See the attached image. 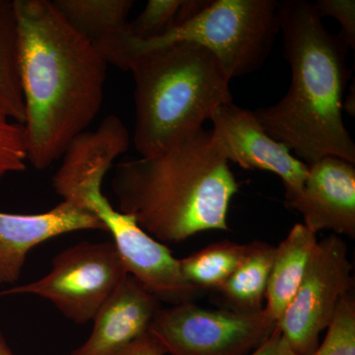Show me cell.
<instances>
[{
	"mask_svg": "<svg viewBox=\"0 0 355 355\" xmlns=\"http://www.w3.org/2000/svg\"><path fill=\"white\" fill-rule=\"evenodd\" d=\"M135 80L133 144L140 157L167 150L233 102L229 78L216 55L180 42L135 53L128 69Z\"/></svg>",
	"mask_w": 355,
	"mask_h": 355,
	"instance_id": "277c9868",
	"label": "cell"
},
{
	"mask_svg": "<svg viewBox=\"0 0 355 355\" xmlns=\"http://www.w3.org/2000/svg\"><path fill=\"white\" fill-rule=\"evenodd\" d=\"M315 8L322 19L327 16L336 18L342 26L340 35L349 46L355 48V1L354 0H318Z\"/></svg>",
	"mask_w": 355,
	"mask_h": 355,
	"instance_id": "7402d4cb",
	"label": "cell"
},
{
	"mask_svg": "<svg viewBox=\"0 0 355 355\" xmlns=\"http://www.w3.org/2000/svg\"><path fill=\"white\" fill-rule=\"evenodd\" d=\"M160 301L128 275L92 320V333L70 355H114L148 333Z\"/></svg>",
	"mask_w": 355,
	"mask_h": 355,
	"instance_id": "4fadbf2b",
	"label": "cell"
},
{
	"mask_svg": "<svg viewBox=\"0 0 355 355\" xmlns=\"http://www.w3.org/2000/svg\"><path fill=\"white\" fill-rule=\"evenodd\" d=\"M70 26L83 35L107 64L121 70L130 64L132 36L128 16L132 0H53Z\"/></svg>",
	"mask_w": 355,
	"mask_h": 355,
	"instance_id": "5bb4252c",
	"label": "cell"
},
{
	"mask_svg": "<svg viewBox=\"0 0 355 355\" xmlns=\"http://www.w3.org/2000/svg\"><path fill=\"white\" fill-rule=\"evenodd\" d=\"M0 118L21 125L25 120L14 0H0Z\"/></svg>",
	"mask_w": 355,
	"mask_h": 355,
	"instance_id": "e0dca14e",
	"label": "cell"
},
{
	"mask_svg": "<svg viewBox=\"0 0 355 355\" xmlns=\"http://www.w3.org/2000/svg\"><path fill=\"white\" fill-rule=\"evenodd\" d=\"M277 0H210L184 24L151 41L133 40L135 53L180 42L211 51L229 78L253 73L263 67L280 32Z\"/></svg>",
	"mask_w": 355,
	"mask_h": 355,
	"instance_id": "5b68a950",
	"label": "cell"
},
{
	"mask_svg": "<svg viewBox=\"0 0 355 355\" xmlns=\"http://www.w3.org/2000/svg\"><path fill=\"white\" fill-rule=\"evenodd\" d=\"M0 355H15L7 343L1 331H0Z\"/></svg>",
	"mask_w": 355,
	"mask_h": 355,
	"instance_id": "d4e9b609",
	"label": "cell"
},
{
	"mask_svg": "<svg viewBox=\"0 0 355 355\" xmlns=\"http://www.w3.org/2000/svg\"><path fill=\"white\" fill-rule=\"evenodd\" d=\"M100 165L84 173L67 200L83 203L111 233L116 251L128 273L159 301L170 305L191 302L197 296L196 287L184 279L180 260L171 250L146 233L135 217L114 209L102 193V183L109 171Z\"/></svg>",
	"mask_w": 355,
	"mask_h": 355,
	"instance_id": "8992f818",
	"label": "cell"
},
{
	"mask_svg": "<svg viewBox=\"0 0 355 355\" xmlns=\"http://www.w3.org/2000/svg\"><path fill=\"white\" fill-rule=\"evenodd\" d=\"M247 251V244L222 240L180 260L184 279L198 289H214L229 279Z\"/></svg>",
	"mask_w": 355,
	"mask_h": 355,
	"instance_id": "ac0fdd59",
	"label": "cell"
},
{
	"mask_svg": "<svg viewBox=\"0 0 355 355\" xmlns=\"http://www.w3.org/2000/svg\"><path fill=\"white\" fill-rule=\"evenodd\" d=\"M347 245L331 234L318 243L307 272L291 304L277 322L284 340L296 355H310L320 345L343 295L354 291Z\"/></svg>",
	"mask_w": 355,
	"mask_h": 355,
	"instance_id": "9c48e42d",
	"label": "cell"
},
{
	"mask_svg": "<svg viewBox=\"0 0 355 355\" xmlns=\"http://www.w3.org/2000/svg\"><path fill=\"white\" fill-rule=\"evenodd\" d=\"M80 230L106 231L102 222L73 200L43 214L0 212V284L20 279L30 251L42 243Z\"/></svg>",
	"mask_w": 355,
	"mask_h": 355,
	"instance_id": "7c38bea8",
	"label": "cell"
},
{
	"mask_svg": "<svg viewBox=\"0 0 355 355\" xmlns=\"http://www.w3.org/2000/svg\"><path fill=\"white\" fill-rule=\"evenodd\" d=\"M277 327L265 310L205 309L191 301L161 308L148 333L166 354L250 355Z\"/></svg>",
	"mask_w": 355,
	"mask_h": 355,
	"instance_id": "ba28073f",
	"label": "cell"
},
{
	"mask_svg": "<svg viewBox=\"0 0 355 355\" xmlns=\"http://www.w3.org/2000/svg\"><path fill=\"white\" fill-rule=\"evenodd\" d=\"M275 254V247L268 243L247 244L242 261L217 291L225 301L226 308L245 312L263 310Z\"/></svg>",
	"mask_w": 355,
	"mask_h": 355,
	"instance_id": "2e32d148",
	"label": "cell"
},
{
	"mask_svg": "<svg viewBox=\"0 0 355 355\" xmlns=\"http://www.w3.org/2000/svg\"><path fill=\"white\" fill-rule=\"evenodd\" d=\"M165 350L150 334L140 336L114 355H165Z\"/></svg>",
	"mask_w": 355,
	"mask_h": 355,
	"instance_id": "603a6c76",
	"label": "cell"
},
{
	"mask_svg": "<svg viewBox=\"0 0 355 355\" xmlns=\"http://www.w3.org/2000/svg\"><path fill=\"white\" fill-rule=\"evenodd\" d=\"M291 84L273 106L254 116L272 139L307 165L327 156L355 164V144L343 123V96L352 70L350 50L340 34L326 29L314 3L282 0L277 8Z\"/></svg>",
	"mask_w": 355,
	"mask_h": 355,
	"instance_id": "7a4b0ae2",
	"label": "cell"
},
{
	"mask_svg": "<svg viewBox=\"0 0 355 355\" xmlns=\"http://www.w3.org/2000/svg\"><path fill=\"white\" fill-rule=\"evenodd\" d=\"M183 0H149L146 8L128 23L130 34L137 41H151L172 30Z\"/></svg>",
	"mask_w": 355,
	"mask_h": 355,
	"instance_id": "ffe728a7",
	"label": "cell"
},
{
	"mask_svg": "<svg viewBox=\"0 0 355 355\" xmlns=\"http://www.w3.org/2000/svg\"><path fill=\"white\" fill-rule=\"evenodd\" d=\"M250 355H296L284 340L279 329H275L272 336Z\"/></svg>",
	"mask_w": 355,
	"mask_h": 355,
	"instance_id": "cb8c5ba5",
	"label": "cell"
},
{
	"mask_svg": "<svg viewBox=\"0 0 355 355\" xmlns=\"http://www.w3.org/2000/svg\"><path fill=\"white\" fill-rule=\"evenodd\" d=\"M211 132L228 162L243 169L261 170L279 176L286 200L296 197L308 176V165L263 130L254 112L237 105H222L212 114Z\"/></svg>",
	"mask_w": 355,
	"mask_h": 355,
	"instance_id": "30bf717a",
	"label": "cell"
},
{
	"mask_svg": "<svg viewBox=\"0 0 355 355\" xmlns=\"http://www.w3.org/2000/svg\"><path fill=\"white\" fill-rule=\"evenodd\" d=\"M323 343L310 355H355L354 291L343 295Z\"/></svg>",
	"mask_w": 355,
	"mask_h": 355,
	"instance_id": "d6986e66",
	"label": "cell"
},
{
	"mask_svg": "<svg viewBox=\"0 0 355 355\" xmlns=\"http://www.w3.org/2000/svg\"><path fill=\"white\" fill-rule=\"evenodd\" d=\"M28 161L44 170L99 114L108 64L50 0H14Z\"/></svg>",
	"mask_w": 355,
	"mask_h": 355,
	"instance_id": "6da1fadb",
	"label": "cell"
},
{
	"mask_svg": "<svg viewBox=\"0 0 355 355\" xmlns=\"http://www.w3.org/2000/svg\"><path fill=\"white\" fill-rule=\"evenodd\" d=\"M43 279L0 291V298L32 294L51 301L64 317L83 324L128 277L113 242H81L58 254Z\"/></svg>",
	"mask_w": 355,
	"mask_h": 355,
	"instance_id": "52a82bcc",
	"label": "cell"
},
{
	"mask_svg": "<svg viewBox=\"0 0 355 355\" xmlns=\"http://www.w3.org/2000/svg\"><path fill=\"white\" fill-rule=\"evenodd\" d=\"M318 243L316 233L297 223L275 247L263 310L277 323L298 291Z\"/></svg>",
	"mask_w": 355,
	"mask_h": 355,
	"instance_id": "9a60e30c",
	"label": "cell"
},
{
	"mask_svg": "<svg viewBox=\"0 0 355 355\" xmlns=\"http://www.w3.org/2000/svg\"><path fill=\"white\" fill-rule=\"evenodd\" d=\"M239 188L211 130L203 128L163 153L119 163L112 180L119 210L165 245L227 231Z\"/></svg>",
	"mask_w": 355,
	"mask_h": 355,
	"instance_id": "3957f363",
	"label": "cell"
},
{
	"mask_svg": "<svg viewBox=\"0 0 355 355\" xmlns=\"http://www.w3.org/2000/svg\"><path fill=\"white\" fill-rule=\"evenodd\" d=\"M27 161L24 127L0 118V183L7 174L24 172Z\"/></svg>",
	"mask_w": 355,
	"mask_h": 355,
	"instance_id": "44dd1931",
	"label": "cell"
},
{
	"mask_svg": "<svg viewBox=\"0 0 355 355\" xmlns=\"http://www.w3.org/2000/svg\"><path fill=\"white\" fill-rule=\"evenodd\" d=\"M287 209L304 218L313 232L330 230L355 237V167L343 159L327 156L308 165V176L296 197L284 200Z\"/></svg>",
	"mask_w": 355,
	"mask_h": 355,
	"instance_id": "8fae6325",
	"label": "cell"
}]
</instances>
